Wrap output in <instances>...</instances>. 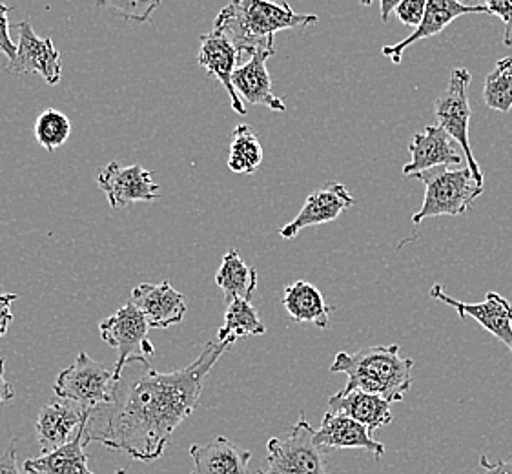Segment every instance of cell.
Returning a JSON list of instances; mask_svg holds the SVG:
<instances>
[{"label":"cell","instance_id":"6da1fadb","mask_svg":"<svg viewBox=\"0 0 512 474\" xmlns=\"http://www.w3.org/2000/svg\"><path fill=\"white\" fill-rule=\"evenodd\" d=\"M230 347L210 341L199 358L181 371L159 372L143 363L141 374L121 376L113 405L92 414L104 418V423L90 427V440L137 462L161 458L175 429L194 413L206 376Z\"/></svg>","mask_w":512,"mask_h":474},{"label":"cell","instance_id":"7a4b0ae2","mask_svg":"<svg viewBox=\"0 0 512 474\" xmlns=\"http://www.w3.org/2000/svg\"><path fill=\"white\" fill-rule=\"evenodd\" d=\"M318 21V15L296 13L287 2L236 0L219 11L214 30L223 33L236 46L239 55L252 57L259 52L276 53L274 37L277 31L307 28Z\"/></svg>","mask_w":512,"mask_h":474},{"label":"cell","instance_id":"3957f363","mask_svg":"<svg viewBox=\"0 0 512 474\" xmlns=\"http://www.w3.org/2000/svg\"><path fill=\"white\" fill-rule=\"evenodd\" d=\"M414 361L401 358L400 345L365 347L361 351L338 352L330 372L347 374L349 382L343 391H363L378 394L389 403L403 400L412 387Z\"/></svg>","mask_w":512,"mask_h":474},{"label":"cell","instance_id":"277c9868","mask_svg":"<svg viewBox=\"0 0 512 474\" xmlns=\"http://www.w3.org/2000/svg\"><path fill=\"white\" fill-rule=\"evenodd\" d=\"M119 383L121 380L115 376V369H110L101 361L92 360L86 352H79L73 365L57 376L53 394L93 414L113 405Z\"/></svg>","mask_w":512,"mask_h":474},{"label":"cell","instance_id":"5b68a950","mask_svg":"<svg viewBox=\"0 0 512 474\" xmlns=\"http://www.w3.org/2000/svg\"><path fill=\"white\" fill-rule=\"evenodd\" d=\"M416 179L425 185V197L420 212L412 216L414 225L432 217L465 216L483 194V186L476 183L469 166L458 170L434 168L418 174Z\"/></svg>","mask_w":512,"mask_h":474},{"label":"cell","instance_id":"8992f818","mask_svg":"<svg viewBox=\"0 0 512 474\" xmlns=\"http://www.w3.org/2000/svg\"><path fill=\"white\" fill-rule=\"evenodd\" d=\"M312 425L305 413L283 438H270L267 444V469L257 474H327L325 456L314 444Z\"/></svg>","mask_w":512,"mask_h":474},{"label":"cell","instance_id":"52a82bcc","mask_svg":"<svg viewBox=\"0 0 512 474\" xmlns=\"http://www.w3.org/2000/svg\"><path fill=\"white\" fill-rule=\"evenodd\" d=\"M471 81L472 75L469 70L454 68L451 72V79H449V86L434 101V115L438 119V126L451 135L452 139L456 141V145L463 150L465 161H467L476 183L483 186L482 168L472 154L471 139H469L472 112L467 90H469Z\"/></svg>","mask_w":512,"mask_h":474},{"label":"cell","instance_id":"ba28073f","mask_svg":"<svg viewBox=\"0 0 512 474\" xmlns=\"http://www.w3.org/2000/svg\"><path fill=\"white\" fill-rule=\"evenodd\" d=\"M148 321L143 312L128 301L113 316L99 323V332L110 347L117 351L115 376L121 380L124 369L134 361H148L146 356H154V345L148 340Z\"/></svg>","mask_w":512,"mask_h":474},{"label":"cell","instance_id":"9c48e42d","mask_svg":"<svg viewBox=\"0 0 512 474\" xmlns=\"http://www.w3.org/2000/svg\"><path fill=\"white\" fill-rule=\"evenodd\" d=\"M152 176L154 174L141 165L123 166L112 161L99 172L97 183L110 207L121 210L137 201L152 203L161 197V188L155 185Z\"/></svg>","mask_w":512,"mask_h":474},{"label":"cell","instance_id":"30bf717a","mask_svg":"<svg viewBox=\"0 0 512 474\" xmlns=\"http://www.w3.org/2000/svg\"><path fill=\"white\" fill-rule=\"evenodd\" d=\"M431 298L447 303L449 307L458 312L461 320L472 318L482 325L483 329L491 332L496 340L512 352V303L498 292H489L482 303H465L451 298L443 285H434L431 289Z\"/></svg>","mask_w":512,"mask_h":474},{"label":"cell","instance_id":"8fae6325","mask_svg":"<svg viewBox=\"0 0 512 474\" xmlns=\"http://www.w3.org/2000/svg\"><path fill=\"white\" fill-rule=\"evenodd\" d=\"M17 31V57L8 64V72L13 75L39 73L46 83L52 86L59 83L62 75L61 52L55 48L52 39H41L28 21L19 22Z\"/></svg>","mask_w":512,"mask_h":474},{"label":"cell","instance_id":"7c38bea8","mask_svg":"<svg viewBox=\"0 0 512 474\" xmlns=\"http://www.w3.org/2000/svg\"><path fill=\"white\" fill-rule=\"evenodd\" d=\"M410 161L403 166V176L416 177L434 168H447L461 165L465 155L461 154L460 146L451 135L447 134L438 124L427 126L410 139Z\"/></svg>","mask_w":512,"mask_h":474},{"label":"cell","instance_id":"4fadbf2b","mask_svg":"<svg viewBox=\"0 0 512 474\" xmlns=\"http://www.w3.org/2000/svg\"><path fill=\"white\" fill-rule=\"evenodd\" d=\"M356 199L350 196L347 186L341 183H327L307 197L301 212L287 227L279 228L283 239H294L301 230L318 227L336 221L347 208L354 207Z\"/></svg>","mask_w":512,"mask_h":474},{"label":"cell","instance_id":"5bb4252c","mask_svg":"<svg viewBox=\"0 0 512 474\" xmlns=\"http://www.w3.org/2000/svg\"><path fill=\"white\" fill-rule=\"evenodd\" d=\"M90 416L92 414L82 411L79 405L53 396L42 407L35 423L37 442L41 445L42 454L53 453L62 445L68 444L72 440V434L77 433Z\"/></svg>","mask_w":512,"mask_h":474},{"label":"cell","instance_id":"9a60e30c","mask_svg":"<svg viewBox=\"0 0 512 474\" xmlns=\"http://www.w3.org/2000/svg\"><path fill=\"white\" fill-rule=\"evenodd\" d=\"M469 13L489 15L483 4L469 6V4L456 2V0H427V8H425V15H423L420 26L412 31L407 39H403L398 44L385 46L381 53L394 64H400L403 53L407 52L412 44L423 41V39H431L456 19H460L461 15H469Z\"/></svg>","mask_w":512,"mask_h":474},{"label":"cell","instance_id":"2e32d148","mask_svg":"<svg viewBox=\"0 0 512 474\" xmlns=\"http://www.w3.org/2000/svg\"><path fill=\"white\" fill-rule=\"evenodd\" d=\"M239 52L232 42L226 39L223 33L217 30L208 31L201 35V48L197 55V62L201 68H205L208 75H212L219 83L223 84L232 108L237 114L245 115L246 108L243 99L237 95L236 88L232 84V77L236 73V64L239 61Z\"/></svg>","mask_w":512,"mask_h":474},{"label":"cell","instance_id":"e0dca14e","mask_svg":"<svg viewBox=\"0 0 512 474\" xmlns=\"http://www.w3.org/2000/svg\"><path fill=\"white\" fill-rule=\"evenodd\" d=\"M314 444L323 453L338 449H363L369 451L376 460H381L385 454V445L374 440L365 425L341 414L325 413L321 427L314 434Z\"/></svg>","mask_w":512,"mask_h":474},{"label":"cell","instance_id":"ac0fdd59","mask_svg":"<svg viewBox=\"0 0 512 474\" xmlns=\"http://www.w3.org/2000/svg\"><path fill=\"white\" fill-rule=\"evenodd\" d=\"M130 301L143 312L152 329H168L185 318V296L177 292L168 281L159 285L143 283L135 287Z\"/></svg>","mask_w":512,"mask_h":474},{"label":"cell","instance_id":"d6986e66","mask_svg":"<svg viewBox=\"0 0 512 474\" xmlns=\"http://www.w3.org/2000/svg\"><path fill=\"white\" fill-rule=\"evenodd\" d=\"M90 418L82 423L79 431L66 445L53 453L41 454L24 462L26 474H95L88 469V453L84 447L90 444Z\"/></svg>","mask_w":512,"mask_h":474},{"label":"cell","instance_id":"ffe728a7","mask_svg":"<svg viewBox=\"0 0 512 474\" xmlns=\"http://www.w3.org/2000/svg\"><path fill=\"white\" fill-rule=\"evenodd\" d=\"M392 403L378 394L363 391H339L328 398L327 413L349 416L365 425L370 433L392 422Z\"/></svg>","mask_w":512,"mask_h":474},{"label":"cell","instance_id":"44dd1931","mask_svg":"<svg viewBox=\"0 0 512 474\" xmlns=\"http://www.w3.org/2000/svg\"><path fill=\"white\" fill-rule=\"evenodd\" d=\"M268 57L272 55L267 52L252 55L246 64L237 68L232 77V84L237 95L245 99L246 103L261 104L274 112H285L287 104L272 92V79L267 68Z\"/></svg>","mask_w":512,"mask_h":474},{"label":"cell","instance_id":"7402d4cb","mask_svg":"<svg viewBox=\"0 0 512 474\" xmlns=\"http://www.w3.org/2000/svg\"><path fill=\"white\" fill-rule=\"evenodd\" d=\"M190 456L194 469L190 474H248L252 453L241 449L225 436H217L206 445H192Z\"/></svg>","mask_w":512,"mask_h":474},{"label":"cell","instance_id":"603a6c76","mask_svg":"<svg viewBox=\"0 0 512 474\" xmlns=\"http://www.w3.org/2000/svg\"><path fill=\"white\" fill-rule=\"evenodd\" d=\"M283 307L297 323H312L319 329H328L330 325V307L318 287L308 281L288 285L283 292Z\"/></svg>","mask_w":512,"mask_h":474},{"label":"cell","instance_id":"cb8c5ba5","mask_svg":"<svg viewBox=\"0 0 512 474\" xmlns=\"http://www.w3.org/2000/svg\"><path fill=\"white\" fill-rule=\"evenodd\" d=\"M216 283L223 290L226 303L234 299L252 301L257 289V270L246 265L236 248H230L217 270Z\"/></svg>","mask_w":512,"mask_h":474},{"label":"cell","instance_id":"d4e9b609","mask_svg":"<svg viewBox=\"0 0 512 474\" xmlns=\"http://www.w3.org/2000/svg\"><path fill=\"white\" fill-rule=\"evenodd\" d=\"M267 332L265 323L259 318L257 310L252 307V301L234 299L228 303L225 312V323L217 330L219 343L234 345L239 338L261 336Z\"/></svg>","mask_w":512,"mask_h":474},{"label":"cell","instance_id":"484cf974","mask_svg":"<svg viewBox=\"0 0 512 474\" xmlns=\"http://www.w3.org/2000/svg\"><path fill=\"white\" fill-rule=\"evenodd\" d=\"M263 163V146L250 124H239L232 135L228 168L239 176H252Z\"/></svg>","mask_w":512,"mask_h":474},{"label":"cell","instance_id":"4316f807","mask_svg":"<svg viewBox=\"0 0 512 474\" xmlns=\"http://www.w3.org/2000/svg\"><path fill=\"white\" fill-rule=\"evenodd\" d=\"M483 103L500 114L512 110V59L505 57L494 66L483 84Z\"/></svg>","mask_w":512,"mask_h":474},{"label":"cell","instance_id":"83f0119b","mask_svg":"<svg viewBox=\"0 0 512 474\" xmlns=\"http://www.w3.org/2000/svg\"><path fill=\"white\" fill-rule=\"evenodd\" d=\"M70 134H72L70 119L55 108L44 110L35 121V137L39 145L48 152H53L64 145Z\"/></svg>","mask_w":512,"mask_h":474},{"label":"cell","instance_id":"f1b7e54d","mask_svg":"<svg viewBox=\"0 0 512 474\" xmlns=\"http://www.w3.org/2000/svg\"><path fill=\"white\" fill-rule=\"evenodd\" d=\"M104 8L112 10L117 17L128 21H150L152 11L159 6V2H104Z\"/></svg>","mask_w":512,"mask_h":474},{"label":"cell","instance_id":"f546056e","mask_svg":"<svg viewBox=\"0 0 512 474\" xmlns=\"http://www.w3.org/2000/svg\"><path fill=\"white\" fill-rule=\"evenodd\" d=\"M483 6L487 8L489 15H494L505 22L503 44L507 48H512V0H489V2H483Z\"/></svg>","mask_w":512,"mask_h":474},{"label":"cell","instance_id":"4dcf8cb0","mask_svg":"<svg viewBox=\"0 0 512 474\" xmlns=\"http://www.w3.org/2000/svg\"><path fill=\"white\" fill-rule=\"evenodd\" d=\"M427 8V0H401L396 8V15L405 26H412L414 30L420 26Z\"/></svg>","mask_w":512,"mask_h":474},{"label":"cell","instance_id":"1f68e13d","mask_svg":"<svg viewBox=\"0 0 512 474\" xmlns=\"http://www.w3.org/2000/svg\"><path fill=\"white\" fill-rule=\"evenodd\" d=\"M10 11V6L0 2V53H6L11 62L17 57V46L10 37Z\"/></svg>","mask_w":512,"mask_h":474},{"label":"cell","instance_id":"d6a6232c","mask_svg":"<svg viewBox=\"0 0 512 474\" xmlns=\"http://www.w3.org/2000/svg\"><path fill=\"white\" fill-rule=\"evenodd\" d=\"M17 294L13 292H0V338L8 332L11 320H13V312L11 305L17 301Z\"/></svg>","mask_w":512,"mask_h":474},{"label":"cell","instance_id":"836d02e7","mask_svg":"<svg viewBox=\"0 0 512 474\" xmlns=\"http://www.w3.org/2000/svg\"><path fill=\"white\" fill-rule=\"evenodd\" d=\"M0 474H26L21 473L17 464V438L0 454Z\"/></svg>","mask_w":512,"mask_h":474},{"label":"cell","instance_id":"e575fe53","mask_svg":"<svg viewBox=\"0 0 512 474\" xmlns=\"http://www.w3.org/2000/svg\"><path fill=\"white\" fill-rule=\"evenodd\" d=\"M480 465H482L485 474H512V460H500L496 464H492L487 456L480 458Z\"/></svg>","mask_w":512,"mask_h":474},{"label":"cell","instance_id":"d590c367","mask_svg":"<svg viewBox=\"0 0 512 474\" xmlns=\"http://www.w3.org/2000/svg\"><path fill=\"white\" fill-rule=\"evenodd\" d=\"M15 398V391L11 383L4 378V360L0 358V403L11 402Z\"/></svg>","mask_w":512,"mask_h":474},{"label":"cell","instance_id":"8d00e7d4","mask_svg":"<svg viewBox=\"0 0 512 474\" xmlns=\"http://www.w3.org/2000/svg\"><path fill=\"white\" fill-rule=\"evenodd\" d=\"M398 4H400L398 0H381V4H379V8H381V21H389L390 13L396 11Z\"/></svg>","mask_w":512,"mask_h":474},{"label":"cell","instance_id":"74e56055","mask_svg":"<svg viewBox=\"0 0 512 474\" xmlns=\"http://www.w3.org/2000/svg\"><path fill=\"white\" fill-rule=\"evenodd\" d=\"M115 474H126V469H119Z\"/></svg>","mask_w":512,"mask_h":474}]
</instances>
